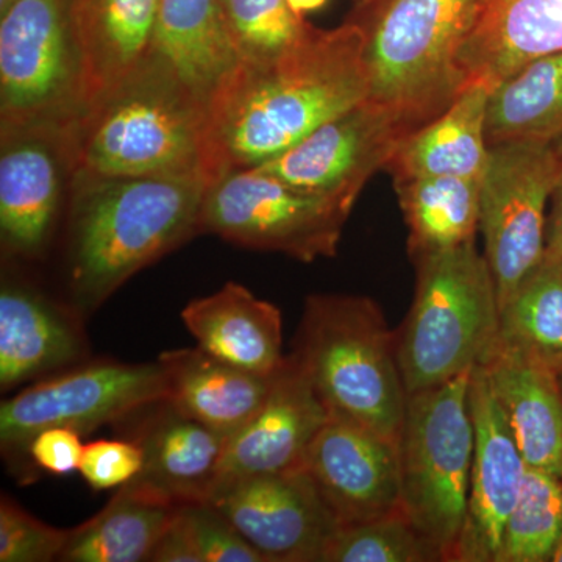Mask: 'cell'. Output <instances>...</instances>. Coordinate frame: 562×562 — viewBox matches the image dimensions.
<instances>
[{"label": "cell", "instance_id": "cell-39", "mask_svg": "<svg viewBox=\"0 0 562 562\" xmlns=\"http://www.w3.org/2000/svg\"><path fill=\"white\" fill-rule=\"evenodd\" d=\"M558 157V176L552 194V209L547 220L546 258L562 260V138L554 140Z\"/></svg>", "mask_w": 562, "mask_h": 562}, {"label": "cell", "instance_id": "cell-17", "mask_svg": "<svg viewBox=\"0 0 562 562\" xmlns=\"http://www.w3.org/2000/svg\"><path fill=\"white\" fill-rule=\"evenodd\" d=\"M69 171L63 136L54 132L2 133L0 236L3 250L40 257L50 241Z\"/></svg>", "mask_w": 562, "mask_h": 562}, {"label": "cell", "instance_id": "cell-42", "mask_svg": "<svg viewBox=\"0 0 562 562\" xmlns=\"http://www.w3.org/2000/svg\"><path fill=\"white\" fill-rule=\"evenodd\" d=\"M558 382H560L562 390V371L558 372Z\"/></svg>", "mask_w": 562, "mask_h": 562}, {"label": "cell", "instance_id": "cell-14", "mask_svg": "<svg viewBox=\"0 0 562 562\" xmlns=\"http://www.w3.org/2000/svg\"><path fill=\"white\" fill-rule=\"evenodd\" d=\"M302 469L341 527L403 509L398 442L353 422L328 417Z\"/></svg>", "mask_w": 562, "mask_h": 562}, {"label": "cell", "instance_id": "cell-40", "mask_svg": "<svg viewBox=\"0 0 562 562\" xmlns=\"http://www.w3.org/2000/svg\"><path fill=\"white\" fill-rule=\"evenodd\" d=\"M286 2L292 11L303 16V14L310 13V11L322 9L327 3V0H286Z\"/></svg>", "mask_w": 562, "mask_h": 562}, {"label": "cell", "instance_id": "cell-35", "mask_svg": "<svg viewBox=\"0 0 562 562\" xmlns=\"http://www.w3.org/2000/svg\"><path fill=\"white\" fill-rule=\"evenodd\" d=\"M203 562H268L210 502L181 506Z\"/></svg>", "mask_w": 562, "mask_h": 562}, {"label": "cell", "instance_id": "cell-1", "mask_svg": "<svg viewBox=\"0 0 562 562\" xmlns=\"http://www.w3.org/2000/svg\"><path fill=\"white\" fill-rule=\"evenodd\" d=\"M364 35L344 21L331 31L312 27L273 60L239 61L206 110L203 173L257 168L310 133L369 99Z\"/></svg>", "mask_w": 562, "mask_h": 562}, {"label": "cell", "instance_id": "cell-32", "mask_svg": "<svg viewBox=\"0 0 562 562\" xmlns=\"http://www.w3.org/2000/svg\"><path fill=\"white\" fill-rule=\"evenodd\" d=\"M220 7L238 63L273 60L313 27L286 0H220Z\"/></svg>", "mask_w": 562, "mask_h": 562}, {"label": "cell", "instance_id": "cell-13", "mask_svg": "<svg viewBox=\"0 0 562 562\" xmlns=\"http://www.w3.org/2000/svg\"><path fill=\"white\" fill-rule=\"evenodd\" d=\"M209 502L268 562H324L341 528L303 469L221 484Z\"/></svg>", "mask_w": 562, "mask_h": 562}, {"label": "cell", "instance_id": "cell-21", "mask_svg": "<svg viewBox=\"0 0 562 562\" xmlns=\"http://www.w3.org/2000/svg\"><path fill=\"white\" fill-rule=\"evenodd\" d=\"M480 366L528 468L562 479V390L557 373L495 342Z\"/></svg>", "mask_w": 562, "mask_h": 562}, {"label": "cell", "instance_id": "cell-2", "mask_svg": "<svg viewBox=\"0 0 562 562\" xmlns=\"http://www.w3.org/2000/svg\"><path fill=\"white\" fill-rule=\"evenodd\" d=\"M209 180L190 176L70 177V292L79 313L199 233Z\"/></svg>", "mask_w": 562, "mask_h": 562}, {"label": "cell", "instance_id": "cell-4", "mask_svg": "<svg viewBox=\"0 0 562 562\" xmlns=\"http://www.w3.org/2000/svg\"><path fill=\"white\" fill-rule=\"evenodd\" d=\"M480 0H351L347 22L364 35L369 99L416 132L465 85L462 44Z\"/></svg>", "mask_w": 562, "mask_h": 562}, {"label": "cell", "instance_id": "cell-38", "mask_svg": "<svg viewBox=\"0 0 562 562\" xmlns=\"http://www.w3.org/2000/svg\"><path fill=\"white\" fill-rule=\"evenodd\" d=\"M151 562H203L181 506L151 550Z\"/></svg>", "mask_w": 562, "mask_h": 562}, {"label": "cell", "instance_id": "cell-30", "mask_svg": "<svg viewBox=\"0 0 562 562\" xmlns=\"http://www.w3.org/2000/svg\"><path fill=\"white\" fill-rule=\"evenodd\" d=\"M494 342L562 371V260L546 258L503 303Z\"/></svg>", "mask_w": 562, "mask_h": 562}, {"label": "cell", "instance_id": "cell-29", "mask_svg": "<svg viewBox=\"0 0 562 562\" xmlns=\"http://www.w3.org/2000/svg\"><path fill=\"white\" fill-rule=\"evenodd\" d=\"M409 231V255L452 249L475 239L482 180L414 177L395 180Z\"/></svg>", "mask_w": 562, "mask_h": 562}, {"label": "cell", "instance_id": "cell-31", "mask_svg": "<svg viewBox=\"0 0 562 562\" xmlns=\"http://www.w3.org/2000/svg\"><path fill=\"white\" fill-rule=\"evenodd\" d=\"M562 536V479L527 469L506 520L497 562L553 561Z\"/></svg>", "mask_w": 562, "mask_h": 562}, {"label": "cell", "instance_id": "cell-9", "mask_svg": "<svg viewBox=\"0 0 562 562\" xmlns=\"http://www.w3.org/2000/svg\"><path fill=\"white\" fill-rule=\"evenodd\" d=\"M351 209L350 203L299 190L260 169H243L209 184L199 233L313 262L335 257Z\"/></svg>", "mask_w": 562, "mask_h": 562}, {"label": "cell", "instance_id": "cell-22", "mask_svg": "<svg viewBox=\"0 0 562 562\" xmlns=\"http://www.w3.org/2000/svg\"><path fill=\"white\" fill-rule=\"evenodd\" d=\"M181 321L201 349L236 368L272 375L286 360L280 310L243 284L228 281L188 303Z\"/></svg>", "mask_w": 562, "mask_h": 562}, {"label": "cell", "instance_id": "cell-18", "mask_svg": "<svg viewBox=\"0 0 562 562\" xmlns=\"http://www.w3.org/2000/svg\"><path fill=\"white\" fill-rule=\"evenodd\" d=\"M65 2L80 55L85 111L154 57L160 0Z\"/></svg>", "mask_w": 562, "mask_h": 562}, {"label": "cell", "instance_id": "cell-36", "mask_svg": "<svg viewBox=\"0 0 562 562\" xmlns=\"http://www.w3.org/2000/svg\"><path fill=\"white\" fill-rule=\"evenodd\" d=\"M143 464V450L133 439H98L85 446L79 472L92 491H109L133 482Z\"/></svg>", "mask_w": 562, "mask_h": 562}, {"label": "cell", "instance_id": "cell-10", "mask_svg": "<svg viewBox=\"0 0 562 562\" xmlns=\"http://www.w3.org/2000/svg\"><path fill=\"white\" fill-rule=\"evenodd\" d=\"M557 176L553 143L490 146L479 231L501 306L546 260L547 206Z\"/></svg>", "mask_w": 562, "mask_h": 562}, {"label": "cell", "instance_id": "cell-15", "mask_svg": "<svg viewBox=\"0 0 562 562\" xmlns=\"http://www.w3.org/2000/svg\"><path fill=\"white\" fill-rule=\"evenodd\" d=\"M469 392L475 450L468 519L457 562H497L503 530L519 498L528 465L480 364L473 368Z\"/></svg>", "mask_w": 562, "mask_h": 562}, {"label": "cell", "instance_id": "cell-16", "mask_svg": "<svg viewBox=\"0 0 562 562\" xmlns=\"http://www.w3.org/2000/svg\"><path fill=\"white\" fill-rule=\"evenodd\" d=\"M328 417L301 362L294 355L286 357L260 412L228 439L216 487L247 476L302 469Z\"/></svg>", "mask_w": 562, "mask_h": 562}, {"label": "cell", "instance_id": "cell-7", "mask_svg": "<svg viewBox=\"0 0 562 562\" xmlns=\"http://www.w3.org/2000/svg\"><path fill=\"white\" fill-rule=\"evenodd\" d=\"M472 371L408 395L398 438L403 512L442 561L457 562L468 519L475 450Z\"/></svg>", "mask_w": 562, "mask_h": 562}, {"label": "cell", "instance_id": "cell-34", "mask_svg": "<svg viewBox=\"0 0 562 562\" xmlns=\"http://www.w3.org/2000/svg\"><path fill=\"white\" fill-rule=\"evenodd\" d=\"M70 530L41 522L7 495L0 502V561H60Z\"/></svg>", "mask_w": 562, "mask_h": 562}, {"label": "cell", "instance_id": "cell-20", "mask_svg": "<svg viewBox=\"0 0 562 562\" xmlns=\"http://www.w3.org/2000/svg\"><path fill=\"white\" fill-rule=\"evenodd\" d=\"M562 52V0H480L462 44L465 83L497 87L528 63Z\"/></svg>", "mask_w": 562, "mask_h": 562}, {"label": "cell", "instance_id": "cell-24", "mask_svg": "<svg viewBox=\"0 0 562 562\" xmlns=\"http://www.w3.org/2000/svg\"><path fill=\"white\" fill-rule=\"evenodd\" d=\"M158 361L168 384L166 401L228 439L260 412L277 373L236 368L199 346L166 351Z\"/></svg>", "mask_w": 562, "mask_h": 562}, {"label": "cell", "instance_id": "cell-3", "mask_svg": "<svg viewBox=\"0 0 562 562\" xmlns=\"http://www.w3.org/2000/svg\"><path fill=\"white\" fill-rule=\"evenodd\" d=\"M205 106L150 58L65 133L70 177L205 176Z\"/></svg>", "mask_w": 562, "mask_h": 562}, {"label": "cell", "instance_id": "cell-28", "mask_svg": "<svg viewBox=\"0 0 562 562\" xmlns=\"http://www.w3.org/2000/svg\"><path fill=\"white\" fill-rule=\"evenodd\" d=\"M486 136L490 146L562 138V52L528 63L492 90Z\"/></svg>", "mask_w": 562, "mask_h": 562}, {"label": "cell", "instance_id": "cell-25", "mask_svg": "<svg viewBox=\"0 0 562 562\" xmlns=\"http://www.w3.org/2000/svg\"><path fill=\"white\" fill-rule=\"evenodd\" d=\"M492 90L494 87L486 81H468L441 116L405 138L386 168L394 180L414 177L482 180L490 155L486 120Z\"/></svg>", "mask_w": 562, "mask_h": 562}, {"label": "cell", "instance_id": "cell-12", "mask_svg": "<svg viewBox=\"0 0 562 562\" xmlns=\"http://www.w3.org/2000/svg\"><path fill=\"white\" fill-rule=\"evenodd\" d=\"M409 135L391 110L366 99L257 169L299 190L355 206L362 188L390 166Z\"/></svg>", "mask_w": 562, "mask_h": 562}, {"label": "cell", "instance_id": "cell-5", "mask_svg": "<svg viewBox=\"0 0 562 562\" xmlns=\"http://www.w3.org/2000/svg\"><path fill=\"white\" fill-rule=\"evenodd\" d=\"M292 355L330 416L398 442L408 394L397 339L379 303L364 295H310Z\"/></svg>", "mask_w": 562, "mask_h": 562}, {"label": "cell", "instance_id": "cell-6", "mask_svg": "<svg viewBox=\"0 0 562 562\" xmlns=\"http://www.w3.org/2000/svg\"><path fill=\"white\" fill-rule=\"evenodd\" d=\"M416 292L395 333L406 394L431 390L471 372L497 338L501 305L475 239L413 257Z\"/></svg>", "mask_w": 562, "mask_h": 562}, {"label": "cell", "instance_id": "cell-19", "mask_svg": "<svg viewBox=\"0 0 562 562\" xmlns=\"http://www.w3.org/2000/svg\"><path fill=\"white\" fill-rule=\"evenodd\" d=\"M133 441L144 454L139 484L177 505L209 502L220 480L228 438L179 412L168 401L151 403Z\"/></svg>", "mask_w": 562, "mask_h": 562}, {"label": "cell", "instance_id": "cell-26", "mask_svg": "<svg viewBox=\"0 0 562 562\" xmlns=\"http://www.w3.org/2000/svg\"><path fill=\"white\" fill-rule=\"evenodd\" d=\"M151 58L209 110L222 81L238 65L220 0H160Z\"/></svg>", "mask_w": 562, "mask_h": 562}, {"label": "cell", "instance_id": "cell-37", "mask_svg": "<svg viewBox=\"0 0 562 562\" xmlns=\"http://www.w3.org/2000/svg\"><path fill=\"white\" fill-rule=\"evenodd\" d=\"M80 432L65 427H50L33 436L27 457L52 475H69L79 471L85 446Z\"/></svg>", "mask_w": 562, "mask_h": 562}, {"label": "cell", "instance_id": "cell-33", "mask_svg": "<svg viewBox=\"0 0 562 562\" xmlns=\"http://www.w3.org/2000/svg\"><path fill=\"white\" fill-rule=\"evenodd\" d=\"M431 561L442 560L403 509L339 528L324 557V562Z\"/></svg>", "mask_w": 562, "mask_h": 562}, {"label": "cell", "instance_id": "cell-41", "mask_svg": "<svg viewBox=\"0 0 562 562\" xmlns=\"http://www.w3.org/2000/svg\"><path fill=\"white\" fill-rule=\"evenodd\" d=\"M553 562H562V536L560 546H558L557 553H554Z\"/></svg>", "mask_w": 562, "mask_h": 562}, {"label": "cell", "instance_id": "cell-27", "mask_svg": "<svg viewBox=\"0 0 562 562\" xmlns=\"http://www.w3.org/2000/svg\"><path fill=\"white\" fill-rule=\"evenodd\" d=\"M180 506L139 484H125L101 513L70 530L60 561H149Z\"/></svg>", "mask_w": 562, "mask_h": 562}, {"label": "cell", "instance_id": "cell-11", "mask_svg": "<svg viewBox=\"0 0 562 562\" xmlns=\"http://www.w3.org/2000/svg\"><path fill=\"white\" fill-rule=\"evenodd\" d=\"M160 361L154 364L98 362L33 384L0 405V446L27 454L33 436L50 427L90 432L166 401Z\"/></svg>", "mask_w": 562, "mask_h": 562}, {"label": "cell", "instance_id": "cell-23", "mask_svg": "<svg viewBox=\"0 0 562 562\" xmlns=\"http://www.w3.org/2000/svg\"><path fill=\"white\" fill-rule=\"evenodd\" d=\"M85 339L68 312L40 292L3 280L0 290V387L68 368L80 360Z\"/></svg>", "mask_w": 562, "mask_h": 562}, {"label": "cell", "instance_id": "cell-8", "mask_svg": "<svg viewBox=\"0 0 562 562\" xmlns=\"http://www.w3.org/2000/svg\"><path fill=\"white\" fill-rule=\"evenodd\" d=\"M83 113L65 0H0V127L65 136Z\"/></svg>", "mask_w": 562, "mask_h": 562}]
</instances>
